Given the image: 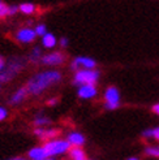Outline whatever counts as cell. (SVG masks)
<instances>
[{"label": "cell", "mask_w": 159, "mask_h": 160, "mask_svg": "<svg viewBox=\"0 0 159 160\" xmlns=\"http://www.w3.org/2000/svg\"><path fill=\"white\" fill-rule=\"evenodd\" d=\"M97 67V61L87 56H77L72 62V70H78V69H95Z\"/></svg>", "instance_id": "6"}, {"label": "cell", "mask_w": 159, "mask_h": 160, "mask_svg": "<svg viewBox=\"0 0 159 160\" xmlns=\"http://www.w3.org/2000/svg\"><path fill=\"white\" fill-rule=\"evenodd\" d=\"M47 156L49 158H54V156H58V155H63V154H67L69 152L70 147L72 145L67 141V139H58V138H54L47 141L44 145H43Z\"/></svg>", "instance_id": "3"}, {"label": "cell", "mask_w": 159, "mask_h": 160, "mask_svg": "<svg viewBox=\"0 0 159 160\" xmlns=\"http://www.w3.org/2000/svg\"><path fill=\"white\" fill-rule=\"evenodd\" d=\"M100 77V72L95 69H78L76 70V74L73 78L74 86H82V85H95Z\"/></svg>", "instance_id": "4"}, {"label": "cell", "mask_w": 159, "mask_h": 160, "mask_svg": "<svg viewBox=\"0 0 159 160\" xmlns=\"http://www.w3.org/2000/svg\"><path fill=\"white\" fill-rule=\"evenodd\" d=\"M35 33H37V35H39V37H43L46 33H47V28H46V25H43V23H39V25H37L35 26Z\"/></svg>", "instance_id": "21"}, {"label": "cell", "mask_w": 159, "mask_h": 160, "mask_svg": "<svg viewBox=\"0 0 159 160\" xmlns=\"http://www.w3.org/2000/svg\"><path fill=\"white\" fill-rule=\"evenodd\" d=\"M42 51L39 47H34L33 50H31L30 55H29V60L30 61H33V62H38V61H41L42 60Z\"/></svg>", "instance_id": "16"}, {"label": "cell", "mask_w": 159, "mask_h": 160, "mask_svg": "<svg viewBox=\"0 0 159 160\" xmlns=\"http://www.w3.org/2000/svg\"><path fill=\"white\" fill-rule=\"evenodd\" d=\"M128 160H140V159H138V158H129Z\"/></svg>", "instance_id": "32"}, {"label": "cell", "mask_w": 159, "mask_h": 160, "mask_svg": "<svg viewBox=\"0 0 159 160\" xmlns=\"http://www.w3.org/2000/svg\"><path fill=\"white\" fill-rule=\"evenodd\" d=\"M8 117V111L4 107H0V121H4Z\"/></svg>", "instance_id": "22"}, {"label": "cell", "mask_w": 159, "mask_h": 160, "mask_svg": "<svg viewBox=\"0 0 159 160\" xmlns=\"http://www.w3.org/2000/svg\"><path fill=\"white\" fill-rule=\"evenodd\" d=\"M42 44H43L44 48H54V47L58 44V39L52 33H49V31H47V33L42 37Z\"/></svg>", "instance_id": "15"}, {"label": "cell", "mask_w": 159, "mask_h": 160, "mask_svg": "<svg viewBox=\"0 0 159 160\" xmlns=\"http://www.w3.org/2000/svg\"><path fill=\"white\" fill-rule=\"evenodd\" d=\"M67 141H68L72 146L81 147V146H84V145H85L86 138H85V135H84V134H81V133H78V132H72V133H69V134H68Z\"/></svg>", "instance_id": "12"}, {"label": "cell", "mask_w": 159, "mask_h": 160, "mask_svg": "<svg viewBox=\"0 0 159 160\" xmlns=\"http://www.w3.org/2000/svg\"><path fill=\"white\" fill-rule=\"evenodd\" d=\"M97 94H98V90L95 85H82L78 87V91H77V95L81 99H91Z\"/></svg>", "instance_id": "10"}, {"label": "cell", "mask_w": 159, "mask_h": 160, "mask_svg": "<svg viewBox=\"0 0 159 160\" xmlns=\"http://www.w3.org/2000/svg\"><path fill=\"white\" fill-rule=\"evenodd\" d=\"M5 65H7V62H5L4 58H2V56H0V72H2V70L5 68Z\"/></svg>", "instance_id": "27"}, {"label": "cell", "mask_w": 159, "mask_h": 160, "mask_svg": "<svg viewBox=\"0 0 159 160\" xmlns=\"http://www.w3.org/2000/svg\"><path fill=\"white\" fill-rule=\"evenodd\" d=\"M65 61V55L61 53L60 51L52 52L49 55H44L41 62L44 64V65H50V67H56V65H61L63 62Z\"/></svg>", "instance_id": "8"}, {"label": "cell", "mask_w": 159, "mask_h": 160, "mask_svg": "<svg viewBox=\"0 0 159 160\" xmlns=\"http://www.w3.org/2000/svg\"><path fill=\"white\" fill-rule=\"evenodd\" d=\"M51 124V120L49 117H46L43 115H38L35 118H34V125L37 128H43L46 125H50Z\"/></svg>", "instance_id": "17"}, {"label": "cell", "mask_w": 159, "mask_h": 160, "mask_svg": "<svg viewBox=\"0 0 159 160\" xmlns=\"http://www.w3.org/2000/svg\"><path fill=\"white\" fill-rule=\"evenodd\" d=\"M28 156L30 158V160H38V159H46V158H49L43 146H35L33 148H30L29 152H28Z\"/></svg>", "instance_id": "13"}, {"label": "cell", "mask_w": 159, "mask_h": 160, "mask_svg": "<svg viewBox=\"0 0 159 160\" xmlns=\"http://www.w3.org/2000/svg\"><path fill=\"white\" fill-rule=\"evenodd\" d=\"M18 9L23 14H33L35 12V5L31 3H23V4L18 5Z\"/></svg>", "instance_id": "18"}, {"label": "cell", "mask_w": 159, "mask_h": 160, "mask_svg": "<svg viewBox=\"0 0 159 160\" xmlns=\"http://www.w3.org/2000/svg\"><path fill=\"white\" fill-rule=\"evenodd\" d=\"M20 9H18V7L17 5H11L9 7V16H12V14H16Z\"/></svg>", "instance_id": "24"}, {"label": "cell", "mask_w": 159, "mask_h": 160, "mask_svg": "<svg viewBox=\"0 0 159 160\" xmlns=\"http://www.w3.org/2000/svg\"><path fill=\"white\" fill-rule=\"evenodd\" d=\"M142 137L144 138H153V129H146L142 132Z\"/></svg>", "instance_id": "23"}, {"label": "cell", "mask_w": 159, "mask_h": 160, "mask_svg": "<svg viewBox=\"0 0 159 160\" xmlns=\"http://www.w3.org/2000/svg\"><path fill=\"white\" fill-rule=\"evenodd\" d=\"M60 46L64 48V47H67L68 46V38H61L60 39Z\"/></svg>", "instance_id": "26"}, {"label": "cell", "mask_w": 159, "mask_h": 160, "mask_svg": "<svg viewBox=\"0 0 159 160\" xmlns=\"http://www.w3.org/2000/svg\"><path fill=\"white\" fill-rule=\"evenodd\" d=\"M14 37L17 39V42L28 44V43H31V42L35 41L37 33H35V30L31 29V28H21L17 30V33H16Z\"/></svg>", "instance_id": "7"}, {"label": "cell", "mask_w": 159, "mask_h": 160, "mask_svg": "<svg viewBox=\"0 0 159 160\" xmlns=\"http://www.w3.org/2000/svg\"><path fill=\"white\" fill-rule=\"evenodd\" d=\"M61 81V73L59 70H43L39 73L34 74L31 77L28 83H26V90L29 95L33 97H38L42 92H44L47 89H50L51 86L56 85Z\"/></svg>", "instance_id": "1"}, {"label": "cell", "mask_w": 159, "mask_h": 160, "mask_svg": "<svg viewBox=\"0 0 159 160\" xmlns=\"http://www.w3.org/2000/svg\"><path fill=\"white\" fill-rule=\"evenodd\" d=\"M145 154L151 158H159V146H149L145 148Z\"/></svg>", "instance_id": "19"}, {"label": "cell", "mask_w": 159, "mask_h": 160, "mask_svg": "<svg viewBox=\"0 0 159 160\" xmlns=\"http://www.w3.org/2000/svg\"><path fill=\"white\" fill-rule=\"evenodd\" d=\"M34 134L39 139L42 141H50V139H54L55 137L59 135V130L56 129H44V128H35L34 129Z\"/></svg>", "instance_id": "9"}, {"label": "cell", "mask_w": 159, "mask_h": 160, "mask_svg": "<svg viewBox=\"0 0 159 160\" xmlns=\"http://www.w3.org/2000/svg\"><path fill=\"white\" fill-rule=\"evenodd\" d=\"M23 67H25V60L22 58H12L7 62L5 68L0 72V82L11 81L12 78H14L20 73Z\"/></svg>", "instance_id": "2"}, {"label": "cell", "mask_w": 159, "mask_h": 160, "mask_svg": "<svg viewBox=\"0 0 159 160\" xmlns=\"http://www.w3.org/2000/svg\"><path fill=\"white\" fill-rule=\"evenodd\" d=\"M56 103H58V99H56V98H54V99H50L49 102H47V104H49V106H55Z\"/></svg>", "instance_id": "28"}, {"label": "cell", "mask_w": 159, "mask_h": 160, "mask_svg": "<svg viewBox=\"0 0 159 160\" xmlns=\"http://www.w3.org/2000/svg\"><path fill=\"white\" fill-rule=\"evenodd\" d=\"M69 158L70 160H87L86 159V154L85 151L81 147H77V146H72L69 150Z\"/></svg>", "instance_id": "14"}, {"label": "cell", "mask_w": 159, "mask_h": 160, "mask_svg": "<svg viewBox=\"0 0 159 160\" xmlns=\"http://www.w3.org/2000/svg\"><path fill=\"white\" fill-rule=\"evenodd\" d=\"M8 160H25V159H23V158H12V159H8Z\"/></svg>", "instance_id": "30"}, {"label": "cell", "mask_w": 159, "mask_h": 160, "mask_svg": "<svg viewBox=\"0 0 159 160\" xmlns=\"http://www.w3.org/2000/svg\"><path fill=\"white\" fill-rule=\"evenodd\" d=\"M29 95L28 90H26V87H20V89H17L13 94H12V97L9 98V104L12 106H17L20 104V103H22L23 100L26 99V97Z\"/></svg>", "instance_id": "11"}, {"label": "cell", "mask_w": 159, "mask_h": 160, "mask_svg": "<svg viewBox=\"0 0 159 160\" xmlns=\"http://www.w3.org/2000/svg\"><path fill=\"white\" fill-rule=\"evenodd\" d=\"M153 138L156 139V141H159V126L158 128H154V129H153Z\"/></svg>", "instance_id": "25"}, {"label": "cell", "mask_w": 159, "mask_h": 160, "mask_svg": "<svg viewBox=\"0 0 159 160\" xmlns=\"http://www.w3.org/2000/svg\"><path fill=\"white\" fill-rule=\"evenodd\" d=\"M38 160H55L54 158H46V159H38Z\"/></svg>", "instance_id": "31"}, {"label": "cell", "mask_w": 159, "mask_h": 160, "mask_svg": "<svg viewBox=\"0 0 159 160\" xmlns=\"http://www.w3.org/2000/svg\"><path fill=\"white\" fill-rule=\"evenodd\" d=\"M7 16H9V7L0 0V20L5 18Z\"/></svg>", "instance_id": "20"}, {"label": "cell", "mask_w": 159, "mask_h": 160, "mask_svg": "<svg viewBox=\"0 0 159 160\" xmlns=\"http://www.w3.org/2000/svg\"><path fill=\"white\" fill-rule=\"evenodd\" d=\"M153 112H154V113H156V115H159V103H158V104H155V106H153Z\"/></svg>", "instance_id": "29"}, {"label": "cell", "mask_w": 159, "mask_h": 160, "mask_svg": "<svg viewBox=\"0 0 159 160\" xmlns=\"http://www.w3.org/2000/svg\"><path fill=\"white\" fill-rule=\"evenodd\" d=\"M105 100L106 109H116L120 106V92L116 86H110L105 91Z\"/></svg>", "instance_id": "5"}]
</instances>
